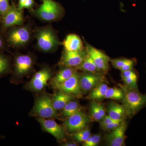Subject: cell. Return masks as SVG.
Segmentation results:
<instances>
[{"mask_svg":"<svg viewBox=\"0 0 146 146\" xmlns=\"http://www.w3.org/2000/svg\"><path fill=\"white\" fill-rule=\"evenodd\" d=\"M121 76L125 86L130 89L138 91V76L133 69L121 72Z\"/></svg>","mask_w":146,"mask_h":146,"instance_id":"19","label":"cell"},{"mask_svg":"<svg viewBox=\"0 0 146 146\" xmlns=\"http://www.w3.org/2000/svg\"><path fill=\"white\" fill-rule=\"evenodd\" d=\"M80 74L76 71L70 78L58 86L57 89L74 97L81 98L83 93L80 84Z\"/></svg>","mask_w":146,"mask_h":146,"instance_id":"13","label":"cell"},{"mask_svg":"<svg viewBox=\"0 0 146 146\" xmlns=\"http://www.w3.org/2000/svg\"><path fill=\"white\" fill-rule=\"evenodd\" d=\"M72 134L73 139L78 143H84L91 135L90 130L86 128Z\"/></svg>","mask_w":146,"mask_h":146,"instance_id":"27","label":"cell"},{"mask_svg":"<svg viewBox=\"0 0 146 146\" xmlns=\"http://www.w3.org/2000/svg\"><path fill=\"white\" fill-rule=\"evenodd\" d=\"M52 74V72L48 68H42L35 74L28 83L27 88L30 91L35 92L42 91L47 86Z\"/></svg>","mask_w":146,"mask_h":146,"instance_id":"10","label":"cell"},{"mask_svg":"<svg viewBox=\"0 0 146 146\" xmlns=\"http://www.w3.org/2000/svg\"><path fill=\"white\" fill-rule=\"evenodd\" d=\"M77 70H79L83 72L93 73H98V74H103L99 69L98 68L91 58L87 54L84 58L81 64L76 67Z\"/></svg>","mask_w":146,"mask_h":146,"instance_id":"21","label":"cell"},{"mask_svg":"<svg viewBox=\"0 0 146 146\" xmlns=\"http://www.w3.org/2000/svg\"><path fill=\"white\" fill-rule=\"evenodd\" d=\"M127 126L126 123L123 120L119 126L112 129L111 132L107 134L106 136L105 140L108 145H123Z\"/></svg>","mask_w":146,"mask_h":146,"instance_id":"15","label":"cell"},{"mask_svg":"<svg viewBox=\"0 0 146 146\" xmlns=\"http://www.w3.org/2000/svg\"><path fill=\"white\" fill-rule=\"evenodd\" d=\"M124 96V92L121 89L108 88L106 91L104 98L116 100H122Z\"/></svg>","mask_w":146,"mask_h":146,"instance_id":"26","label":"cell"},{"mask_svg":"<svg viewBox=\"0 0 146 146\" xmlns=\"http://www.w3.org/2000/svg\"><path fill=\"white\" fill-rule=\"evenodd\" d=\"M31 33L27 26H16L9 29L5 32L7 45L15 48H23L29 44Z\"/></svg>","mask_w":146,"mask_h":146,"instance_id":"3","label":"cell"},{"mask_svg":"<svg viewBox=\"0 0 146 146\" xmlns=\"http://www.w3.org/2000/svg\"><path fill=\"white\" fill-rule=\"evenodd\" d=\"M0 25H1V18L0 17Z\"/></svg>","mask_w":146,"mask_h":146,"instance_id":"37","label":"cell"},{"mask_svg":"<svg viewBox=\"0 0 146 146\" xmlns=\"http://www.w3.org/2000/svg\"><path fill=\"white\" fill-rule=\"evenodd\" d=\"M129 60V59L127 58H115L110 59V62L114 68L120 70L127 63Z\"/></svg>","mask_w":146,"mask_h":146,"instance_id":"30","label":"cell"},{"mask_svg":"<svg viewBox=\"0 0 146 146\" xmlns=\"http://www.w3.org/2000/svg\"><path fill=\"white\" fill-rule=\"evenodd\" d=\"M85 50L102 72L104 74L108 72L110 59L107 55L86 43Z\"/></svg>","mask_w":146,"mask_h":146,"instance_id":"11","label":"cell"},{"mask_svg":"<svg viewBox=\"0 0 146 146\" xmlns=\"http://www.w3.org/2000/svg\"><path fill=\"white\" fill-rule=\"evenodd\" d=\"M108 115L115 120H123L126 115L124 108L123 105L115 102H110L108 106Z\"/></svg>","mask_w":146,"mask_h":146,"instance_id":"20","label":"cell"},{"mask_svg":"<svg viewBox=\"0 0 146 146\" xmlns=\"http://www.w3.org/2000/svg\"><path fill=\"white\" fill-rule=\"evenodd\" d=\"M136 63V60L133 59H129L127 63L121 68L120 70L121 72L129 70H133L134 65Z\"/></svg>","mask_w":146,"mask_h":146,"instance_id":"31","label":"cell"},{"mask_svg":"<svg viewBox=\"0 0 146 146\" xmlns=\"http://www.w3.org/2000/svg\"><path fill=\"white\" fill-rule=\"evenodd\" d=\"M37 120L42 129L46 132L52 135L58 141H61L65 140L64 129L54 120L39 117L37 118Z\"/></svg>","mask_w":146,"mask_h":146,"instance_id":"14","label":"cell"},{"mask_svg":"<svg viewBox=\"0 0 146 146\" xmlns=\"http://www.w3.org/2000/svg\"><path fill=\"white\" fill-rule=\"evenodd\" d=\"M35 34L36 40V46L44 52H52L60 44L54 31L48 26L37 29Z\"/></svg>","mask_w":146,"mask_h":146,"instance_id":"2","label":"cell"},{"mask_svg":"<svg viewBox=\"0 0 146 146\" xmlns=\"http://www.w3.org/2000/svg\"><path fill=\"white\" fill-rule=\"evenodd\" d=\"M11 71L10 58L3 52H0V77L8 74Z\"/></svg>","mask_w":146,"mask_h":146,"instance_id":"25","label":"cell"},{"mask_svg":"<svg viewBox=\"0 0 146 146\" xmlns=\"http://www.w3.org/2000/svg\"><path fill=\"white\" fill-rule=\"evenodd\" d=\"M118 121V120H115L113 119L112 118L110 117L109 115H106L100 121V124L102 127H103L104 126L107 125L108 124L110 123L115 121Z\"/></svg>","mask_w":146,"mask_h":146,"instance_id":"33","label":"cell"},{"mask_svg":"<svg viewBox=\"0 0 146 146\" xmlns=\"http://www.w3.org/2000/svg\"><path fill=\"white\" fill-rule=\"evenodd\" d=\"M108 86L106 84H101L90 92L88 98L94 100H101L104 99Z\"/></svg>","mask_w":146,"mask_h":146,"instance_id":"23","label":"cell"},{"mask_svg":"<svg viewBox=\"0 0 146 146\" xmlns=\"http://www.w3.org/2000/svg\"><path fill=\"white\" fill-rule=\"evenodd\" d=\"M34 63V58L31 55L21 54L14 55L11 80L15 81L29 75L33 70Z\"/></svg>","mask_w":146,"mask_h":146,"instance_id":"5","label":"cell"},{"mask_svg":"<svg viewBox=\"0 0 146 146\" xmlns=\"http://www.w3.org/2000/svg\"><path fill=\"white\" fill-rule=\"evenodd\" d=\"M6 46L5 37L0 33V52H3L5 50Z\"/></svg>","mask_w":146,"mask_h":146,"instance_id":"34","label":"cell"},{"mask_svg":"<svg viewBox=\"0 0 146 146\" xmlns=\"http://www.w3.org/2000/svg\"><path fill=\"white\" fill-rule=\"evenodd\" d=\"M24 21L23 10L19 9L14 4H12L10 9L1 18L2 31L5 33L12 27L22 25Z\"/></svg>","mask_w":146,"mask_h":146,"instance_id":"7","label":"cell"},{"mask_svg":"<svg viewBox=\"0 0 146 146\" xmlns=\"http://www.w3.org/2000/svg\"><path fill=\"white\" fill-rule=\"evenodd\" d=\"M33 14L42 21L54 22L58 21L63 15V7L54 0H42L37 9L33 10Z\"/></svg>","mask_w":146,"mask_h":146,"instance_id":"4","label":"cell"},{"mask_svg":"<svg viewBox=\"0 0 146 146\" xmlns=\"http://www.w3.org/2000/svg\"><path fill=\"white\" fill-rule=\"evenodd\" d=\"M77 145V144L75 143H66L62 145V146H76Z\"/></svg>","mask_w":146,"mask_h":146,"instance_id":"36","label":"cell"},{"mask_svg":"<svg viewBox=\"0 0 146 146\" xmlns=\"http://www.w3.org/2000/svg\"><path fill=\"white\" fill-rule=\"evenodd\" d=\"M32 113L38 117L50 119L57 116V110L53 105L52 98L48 95H42L35 101Z\"/></svg>","mask_w":146,"mask_h":146,"instance_id":"6","label":"cell"},{"mask_svg":"<svg viewBox=\"0 0 146 146\" xmlns=\"http://www.w3.org/2000/svg\"><path fill=\"white\" fill-rule=\"evenodd\" d=\"M90 121L89 116L80 111L65 119L64 125L68 133H73L86 128Z\"/></svg>","mask_w":146,"mask_h":146,"instance_id":"8","label":"cell"},{"mask_svg":"<svg viewBox=\"0 0 146 146\" xmlns=\"http://www.w3.org/2000/svg\"><path fill=\"white\" fill-rule=\"evenodd\" d=\"M34 0H18L17 7L19 9L23 10L24 9H28L32 10L34 6Z\"/></svg>","mask_w":146,"mask_h":146,"instance_id":"28","label":"cell"},{"mask_svg":"<svg viewBox=\"0 0 146 146\" xmlns=\"http://www.w3.org/2000/svg\"><path fill=\"white\" fill-rule=\"evenodd\" d=\"M64 50L69 51H79L84 49L83 43L78 35H68L63 42Z\"/></svg>","mask_w":146,"mask_h":146,"instance_id":"17","label":"cell"},{"mask_svg":"<svg viewBox=\"0 0 146 146\" xmlns=\"http://www.w3.org/2000/svg\"><path fill=\"white\" fill-rule=\"evenodd\" d=\"M51 80L52 86L57 89L58 86L70 78L77 71L75 68L61 67Z\"/></svg>","mask_w":146,"mask_h":146,"instance_id":"16","label":"cell"},{"mask_svg":"<svg viewBox=\"0 0 146 146\" xmlns=\"http://www.w3.org/2000/svg\"><path fill=\"white\" fill-rule=\"evenodd\" d=\"M11 5L9 0H0V17L1 18L10 9Z\"/></svg>","mask_w":146,"mask_h":146,"instance_id":"29","label":"cell"},{"mask_svg":"<svg viewBox=\"0 0 146 146\" xmlns=\"http://www.w3.org/2000/svg\"><path fill=\"white\" fill-rule=\"evenodd\" d=\"M124 92L122 100L126 115L132 117L141 110L146 107V94H143L137 90L120 85Z\"/></svg>","mask_w":146,"mask_h":146,"instance_id":"1","label":"cell"},{"mask_svg":"<svg viewBox=\"0 0 146 146\" xmlns=\"http://www.w3.org/2000/svg\"><path fill=\"white\" fill-rule=\"evenodd\" d=\"M123 120H118V121H115L110 123L109 124L104 126L102 128L104 130H112V129H114L115 128L119 126L121 124Z\"/></svg>","mask_w":146,"mask_h":146,"instance_id":"32","label":"cell"},{"mask_svg":"<svg viewBox=\"0 0 146 146\" xmlns=\"http://www.w3.org/2000/svg\"><path fill=\"white\" fill-rule=\"evenodd\" d=\"M101 136L100 135V134L96 135V138H95V142H94V146L98 145L101 141Z\"/></svg>","mask_w":146,"mask_h":146,"instance_id":"35","label":"cell"},{"mask_svg":"<svg viewBox=\"0 0 146 146\" xmlns=\"http://www.w3.org/2000/svg\"><path fill=\"white\" fill-rule=\"evenodd\" d=\"M74 98L73 95L59 91L52 98L53 105L56 110H62L69 102L73 100Z\"/></svg>","mask_w":146,"mask_h":146,"instance_id":"18","label":"cell"},{"mask_svg":"<svg viewBox=\"0 0 146 146\" xmlns=\"http://www.w3.org/2000/svg\"><path fill=\"white\" fill-rule=\"evenodd\" d=\"M104 81L103 74L84 72L80 75V84L83 94L90 92Z\"/></svg>","mask_w":146,"mask_h":146,"instance_id":"9","label":"cell"},{"mask_svg":"<svg viewBox=\"0 0 146 146\" xmlns=\"http://www.w3.org/2000/svg\"><path fill=\"white\" fill-rule=\"evenodd\" d=\"M80 111H82L81 107L78 102L72 100L62 109L61 115L63 117L67 119Z\"/></svg>","mask_w":146,"mask_h":146,"instance_id":"24","label":"cell"},{"mask_svg":"<svg viewBox=\"0 0 146 146\" xmlns=\"http://www.w3.org/2000/svg\"><path fill=\"white\" fill-rule=\"evenodd\" d=\"M86 55L85 50L79 51H69L64 50L58 64L60 68H76L81 64Z\"/></svg>","mask_w":146,"mask_h":146,"instance_id":"12","label":"cell"},{"mask_svg":"<svg viewBox=\"0 0 146 146\" xmlns=\"http://www.w3.org/2000/svg\"><path fill=\"white\" fill-rule=\"evenodd\" d=\"M90 116L95 121H100L106 115L103 105L95 101L91 102L90 104Z\"/></svg>","mask_w":146,"mask_h":146,"instance_id":"22","label":"cell"},{"mask_svg":"<svg viewBox=\"0 0 146 146\" xmlns=\"http://www.w3.org/2000/svg\"><path fill=\"white\" fill-rule=\"evenodd\" d=\"M3 138L2 136H0V138Z\"/></svg>","mask_w":146,"mask_h":146,"instance_id":"38","label":"cell"}]
</instances>
